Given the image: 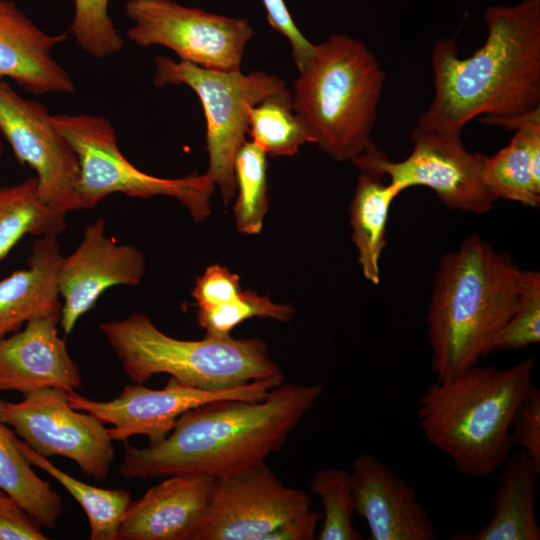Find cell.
Returning a JSON list of instances; mask_svg holds the SVG:
<instances>
[{
	"instance_id": "1",
	"label": "cell",
	"mask_w": 540,
	"mask_h": 540,
	"mask_svg": "<svg viewBox=\"0 0 540 540\" xmlns=\"http://www.w3.org/2000/svg\"><path fill=\"white\" fill-rule=\"evenodd\" d=\"M322 393L321 383L283 382L260 401L222 399L197 406L157 444L139 448L124 441L120 475L216 479L252 468L284 445Z\"/></svg>"
},
{
	"instance_id": "2",
	"label": "cell",
	"mask_w": 540,
	"mask_h": 540,
	"mask_svg": "<svg viewBox=\"0 0 540 540\" xmlns=\"http://www.w3.org/2000/svg\"><path fill=\"white\" fill-rule=\"evenodd\" d=\"M487 37L468 58L454 39L435 42L431 52L434 97L415 126L459 132L480 115L517 118L540 107V0L484 12Z\"/></svg>"
},
{
	"instance_id": "3",
	"label": "cell",
	"mask_w": 540,
	"mask_h": 540,
	"mask_svg": "<svg viewBox=\"0 0 540 540\" xmlns=\"http://www.w3.org/2000/svg\"><path fill=\"white\" fill-rule=\"evenodd\" d=\"M520 272L477 235L441 257L426 319L437 381L456 378L492 352L515 309Z\"/></svg>"
},
{
	"instance_id": "4",
	"label": "cell",
	"mask_w": 540,
	"mask_h": 540,
	"mask_svg": "<svg viewBox=\"0 0 540 540\" xmlns=\"http://www.w3.org/2000/svg\"><path fill=\"white\" fill-rule=\"evenodd\" d=\"M533 366L531 358L505 369L475 365L430 384L417 411L426 440L468 477L498 471L512 454V421L534 387Z\"/></svg>"
},
{
	"instance_id": "5",
	"label": "cell",
	"mask_w": 540,
	"mask_h": 540,
	"mask_svg": "<svg viewBox=\"0 0 540 540\" xmlns=\"http://www.w3.org/2000/svg\"><path fill=\"white\" fill-rule=\"evenodd\" d=\"M293 110L313 143L335 161L352 160L371 141L385 74L367 45L334 34L299 71Z\"/></svg>"
},
{
	"instance_id": "6",
	"label": "cell",
	"mask_w": 540,
	"mask_h": 540,
	"mask_svg": "<svg viewBox=\"0 0 540 540\" xmlns=\"http://www.w3.org/2000/svg\"><path fill=\"white\" fill-rule=\"evenodd\" d=\"M99 329L133 383L168 374L182 384L206 391H225L253 382L276 386L284 374L257 338L208 337L181 340L160 331L144 314L101 322Z\"/></svg>"
},
{
	"instance_id": "7",
	"label": "cell",
	"mask_w": 540,
	"mask_h": 540,
	"mask_svg": "<svg viewBox=\"0 0 540 540\" xmlns=\"http://www.w3.org/2000/svg\"><path fill=\"white\" fill-rule=\"evenodd\" d=\"M52 120L78 158L77 193L82 209L95 207L113 193H123L141 198L174 197L188 209L195 222L210 214L215 184L207 173H191L177 179L147 174L121 153L115 130L107 118L59 114L52 115Z\"/></svg>"
},
{
	"instance_id": "8",
	"label": "cell",
	"mask_w": 540,
	"mask_h": 540,
	"mask_svg": "<svg viewBox=\"0 0 540 540\" xmlns=\"http://www.w3.org/2000/svg\"><path fill=\"white\" fill-rule=\"evenodd\" d=\"M153 84H185L199 97L206 118L207 175L227 204L236 193L234 161L246 141L250 107L286 89L285 82L263 71H219L166 56L154 60Z\"/></svg>"
},
{
	"instance_id": "9",
	"label": "cell",
	"mask_w": 540,
	"mask_h": 540,
	"mask_svg": "<svg viewBox=\"0 0 540 540\" xmlns=\"http://www.w3.org/2000/svg\"><path fill=\"white\" fill-rule=\"evenodd\" d=\"M410 139L413 149L402 161H391L372 141L351 161L360 172L388 176L400 192L413 186L430 188L449 209L476 214L492 209L496 199L483 180L488 156L468 152L459 132L415 126Z\"/></svg>"
},
{
	"instance_id": "10",
	"label": "cell",
	"mask_w": 540,
	"mask_h": 540,
	"mask_svg": "<svg viewBox=\"0 0 540 540\" xmlns=\"http://www.w3.org/2000/svg\"><path fill=\"white\" fill-rule=\"evenodd\" d=\"M133 21L127 37L138 46L160 45L180 61L219 70H240L245 48L254 35L246 18L228 17L173 0H128Z\"/></svg>"
},
{
	"instance_id": "11",
	"label": "cell",
	"mask_w": 540,
	"mask_h": 540,
	"mask_svg": "<svg viewBox=\"0 0 540 540\" xmlns=\"http://www.w3.org/2000/svg\"><path fill=\"white\" fill-rule=\"evenodd\" d=\"M19 402L0 399V422L48 458L73 460L88 477L104 481L114 460L113 440L99 419L74 409L67 390L49 387L23 395Z\"/></svg>"
},
{
	"instance_id": "12",
	"label": "cell",
	"mask_w": 540,
	"mask_h": 540,
	"mask_svg": "<svg viewBox=\"0 0 540 540\" xmlns=\"http://www.w3.org/2000/svg\"><path fill=\"white\" fill-rule=\"evenodd\" d=\"M311 504L306 491L285 486L265 461L213 480L207 507L188 540H264Z\"/></svg>"
},
{
	"instance_id": "13",
	"label": "cell",
	"mask_w": 540,
	"mask_h": 540,
	"mask_svg": "<svg viewBox=\"0 0 540 540\" xmlns=\"http://www.w3.org/2000/svg\"><path fill=\"white\" fill-rule=\"evenodd\" d=\"M0 132L18 162L36 172L39 196L44 203L65 214L82 209L77 193L79 162L71 145L43 104L23 98L3 79Z\"/></svg>"
},
{
	"instance_id": "14",
	"label": "cell",
	"mask_w": 540,
	"mask_h": 540,
	"mask_svg": "<svg viewBox=\"0 0 540 540\" xmlns=\"http://www.w3.org/2000/svg\"><path fill=\"white\" fill-rule=\"evenodd\" d=\"M274 387L271 382L260 381L232 390L206 391L170 377L162 389H150L140 383L127 384L118 397L108 401L92 400L75 390L67 391V398L74 409L92 414L103 424H111L113 427L108 428V434L113 441L144 435L153 445L164 440L179 417L190 409L222 399L260 401Z\"/></svg>"
},
{
	"instance_id": "15",
	"label": "cell",
	"mask_w": 540,
	"mask_h": 540,
	"mask_svg": "<svg viewBox=\"0 0 540 540\" xmlns=\"http://www.w3.org/2000/svg\"><path fill=\"white\" fill-rule=\"evenodd\" d=\"M103 218L87 224L78 247L62 258L58 290L62 300L59 324L65 336L74 329L107 289L138 286L145 274V259L133 245L120 244L105 234Z\"/></svg>"
},
{
	"instance_id": "16",
	"label": "cell",
	"mask_w": 540,
	"mask_h": 540,
	"mask_svg": "<svg viewBox=\"0 0 540 540\" xmlns=\"http://www.w3.org/2000/svg\"><path fill=\"white\" fill-rule=\"evenodd\" d=\"M353 510L368 525L370 540H436L433 522L413 487L366 452L352 461Z\"/></svg>"
},
{
	"instance_id": "17",
	"label": "cell",
	"mask_w": 540,
	"mask_h": 540,
	"mask_svg": "<svg viewBox=\"0 0 540 540\" xmlns=\"http://www.w3.org/2000/svg\"><path fill=\"white\" fill-rule=\"evenodd\" d=\"M60 315L29 320L21 331L0 340V392L23 395L49 387L80 388L81 375L58 335Z\"/></svg>"
},
{
	"instance_id": "18",
	"label": "cell",
	"mask_w": 540,
	"mask_h": 540,
	"mask_svg": "<svg viewBox=\"0 0 540 540\" xmlns=\"http://www.w3.org/2000/svg\"><path fill=\"white\" fill-rule=\"evenodd\" d=\"M66 33L43 31L11 0H0V79L14 80L34 95L74 93L69 73L52 57Z\"/></svg>"
},
{
	"instance_id": "19",
	"label": "cell",
	"mask_w": 540,
	"mask_h": 540,
	"mask_svg": "<svg viewBox=\"0 0 540 540\" xmlns=\"http://www.w3.org/2000/svg\"><path fill=\"white\" fill-rule=\"evenodd\" d=\"M213 478L174 475L129 503L117 540H188L202 517Z\"/></svg>"
},
{
	"instance_id": "20",
	"label": "cell",
	"mask_w": 540,
	"mask_h": 540,
	"mask_svg": "<svg viewBox=\"0 0 540 540\" xmlns=\"http://www.w3.org/2000/svg\"><path fill=\"white\" fill-rule=\"evenodd\" d=\"M62 258L57 235L37 237L27 267L0 280V340L33 318L60 315L58 273Z\"/></svg>"
},
{
	"instance_id": "21",
	"label": "cell",
	"mask_w": 540,
	"mask_h": 540,
	"mask_svg": "<svg viewBox=\"0 0 540 540\" xmlns=\"http://www.w3.org/2000/svg\"><path fill=\"white\" fill-rule=\"evenodd\" d=\"M492 497L493 516L482 528L459 533L450 540H539L536 493L540 466L523 450L502 465Z\"/></svg>"
},
{
	"instance_id": "22",
	"label": "cell",
	"mask_w": 540,
	"mask_h": 540,
	"mask_svg": "<svg viewBox=\"0 0 540 540\" xmlns=\"http://www.w3.org/2000/svg\"><path fill=\"white\" fill-rule=\"evenodd\" d=\"M483 180L496 200L539 206L540 110L516 129L506 147L487 157Z\"/></svg>"
},
{
	"instance_id": "23",
	"label": "cell",
	"mask_w": 540,
	"mask_h": 540,
	"mask_svg": "<svg viewBox=\"0 0 540 540\" xmlns=\"http://www.w3.org/2000/svg\"><path fill=\"white\" fill-rule=\"evenodd\" d=\"M401 192L382 178L360 172L350 206L352 240L364 277L380 282L379 260L386 246V228L391 204Z\"/></svg>"
},
{
	"instance_id": "24",
	"label": "cell",
	"mask_w": 540,
	"mask_h": 540,
	"mask_svg": "<svg viewBox=\"0 0 540 540\" xmlns=\"http://www.w3.org/2000/svg\"><path fill=\"white\" fill-rule=\"evenodd\" d=\"M16 439L7 425L0 422V490L42 527L55 529L62 513V498L34 472Z\"/></svg>"
},
{
	"instance_id": "25",
	"label": "cell",
	"mask_w": 540,
	"mask_h": 540,
	"mask_svg": "<svg viewBox=\"0 0 540 540\" xmlns=\"http://www.w3.org/2000/svg\"><path fill=\"white\" fill-rule=\"evenodd\" d=\"M65 216L41 200L36 176L0 187V262L27 235L61 234Z\"/></svg>"
},
{
	"instance_id": "26",
	"label": "cell",
	"mask_w": 540,
	"mask_h": 540,
	"mask_svg": "<svg viewBox=\"0 0 540 540\" xmlns=\"http://www.w3.org/2000/svg\"><path fill=\"white\" fill-rule=\"evenodd\" d=\"M17 446L28 462L56 479L79 503L88 518L91 540H117L131 494L124 489H106L86 484L55 466L22 440Z\"/></svg>"
},
{
	"instance_id": "27",
	"label": "cell",
	"mask_w": 540,
	"mask_h": 540,
	"mask_svg": "<svg viewBox=\"0 0 540 540\" xmlns=\"http://www.w3.org/2000/svg\"><path fill=\"white\" fill-rule=\"evenodd\" d=\"M248 133L266 155L293 156L313 139L293 110L292 93L284 89L250 107Z\"/></svg>"
},
{
	"instance_id": "28",
	"label": "cell",
	"mask_w": 540,
	"mask_h": 540,
	"mask_svg": "<svg viewBox=\"0 0 540 540\" xmlns=\"http://www.w3.org/2000/svg\"><path fill=\"white\" fill-rule=\"evenodd\" d=\"M267 155L253 141H245L236 154L234 173L239 191L235 205L237 230L258 234L269 207L267 194Z\"/></svg>"
},
{
	"instance_id": "29",
	"label": "cell",
	"mask_w": 540,
	"mask_h": 540,
	"mask_svg": "<svg viewBox=\"0 0 540 540\" xmlns=\"http://www.w3.org/2000/svg\"><path fill=\"white\" fill-rule=\"evenodd\" d=\"M310 490L321 498L323 507L319 540H360L352 516L354 514L350 490V472L339 468H325L316 472Z\"/></svg>"
},
{
	"instance_id": "30",
	"label": "cell",
	"mask_w": 540,
	"mask_h": 540,
	"mask_svg": "<svg viewBox=\"0 0 540 540\" xmlns=\"http://www.w3.org/2000/svg\"><path fill=\"white\" fill-rule=\"evenodd\" d=\"M295 313L290 304L274 303L268 296L242 291L234 300L211 308L198 309L197 320L208 337L231 336V331L250 318H268L287 322Z\"/></svg>"
},
{
	"instance_id": "31",
	"label": "cell",
	"mask_w": 540,
	"mask_h": 540,
	"mask_svg": "<svg viewBox=\"0 0 540 540\" xmlns=\"http://www.w3.org/2000/svg\"><path fill=\"white\" fill-rule=\"evenodd\" d=\"M539 341L540 274L534 270H521L515 309L497 335L492 352L521 349Z\"/></svg>"
},
{
	"instance_id": "32",
	"label": "cell",
	"mask_w": 540,
	"mask_h": 540,
	"mask_svg": "<svg viewBox=\"0 0 540 540\" xmlns=\"http://www.w3.org/2000/svg\"><path fill=\"white\" fill-rule=\"evenodd\" d=\"M109 0H74L70 26L76 44L86 53L105 58L118 53L124 39L108 14Z\"/></svg>"
},
{
	"instance_id": "33",
	"label": "cell",
	"mask_w": 540,
	"mask_h": 540,
	"mask_svg": "<svg viewBox=\"0 0 540 540\" xmlns=\"http://www.w3.org/2000/svg\"><path fill=\"white\" fill-rule=\"evenodd\" d=\"M242 291L238 275L225 267L212 265L196 279L192 295L198 309H205L228 303Z\"/></svg>"
},
{
	"instance_id": "34",
	"label": "cell",
	"mask_w": 540,
	"mask_h": 540,
	"mask_svg": "<svg viewBox=\"0 0 540 540\" xmlns=\"http://www.w3.org/2000/svg\"><path fill=\"white\" fill-rule=\"evenodd\" d=\"M514 446H520L540 466V390L533 387L518 407L512 421Z\"/></svg>"
},
{
	"instance_id": "35",
	"label": "cell",
	"mask_w": 540,
	"mask_h": 540,
	"mask_svg": "<svg viewBox=\"0 0 540 540\" xmlns=\"http://www.w3.org/2000/svg\"><path fill=\"white\" fill-rule=\"evenodd\" d=\"M261 2L271 28L290 42L293 61L301 71L313 56L316 45L309 42L298 29L284 0H261Z\"/></svg>"
},
{
	"instance_id": "36",
	"label": "cell",
	"mask_w": 540,
	"mask_h": 540,
	"mask_svg": "<svg viewBox=\"0 0 540 540\" xmlns=\"http://www.w3.org/2000/svg\"><path fill=\"white\" fill-rule=\"evenodd\" d=\"M41 527L11 497L0 496V540H46Z\"/></svg>"
},
{
	"instance_id": "37",
	"label": "cell",
	"mask_w": 540,
	"mask_h": 540,
	"mask_svg": "<svg viewBox=\"0 0 540 540\" xmlns=\"http://www.w3.org/2000/svg\"><path fill=\"white\" fill-rule=\"evenodd\" d=\"M322 516V512L311 508L273 530L264 540H314Z\"/></svg>"
},
{
	"instance_id": "38",
	"label": "cell",
	"mask_w": 540,
	"mask_h": 540,
	"mask_svg": "<svg viewBox=\"0 0 540 540\" xmlns=\"http://www.w3.org/2000/svg\"><path fill=\"white\" fill-rule=\"evenodd\" d=\"M2 155H3V143H2V135L0 132V160L2 158Z\"/></svg>"
},
{
	"instance_id": "39",
	"label": "cell",
	"mask_w": 540,
	"mask_h": 540,
	"mask_svg": "<svg viewBox=\"0 0 540 540\" xmlns=\"http://www.w3.org/2000/svg\"><path fill=\"white\" fill-rule=\"evenodd\" d=\"M2 495H5V493L2 490H0V496Z\"/></svg>"
}]
</instances>
